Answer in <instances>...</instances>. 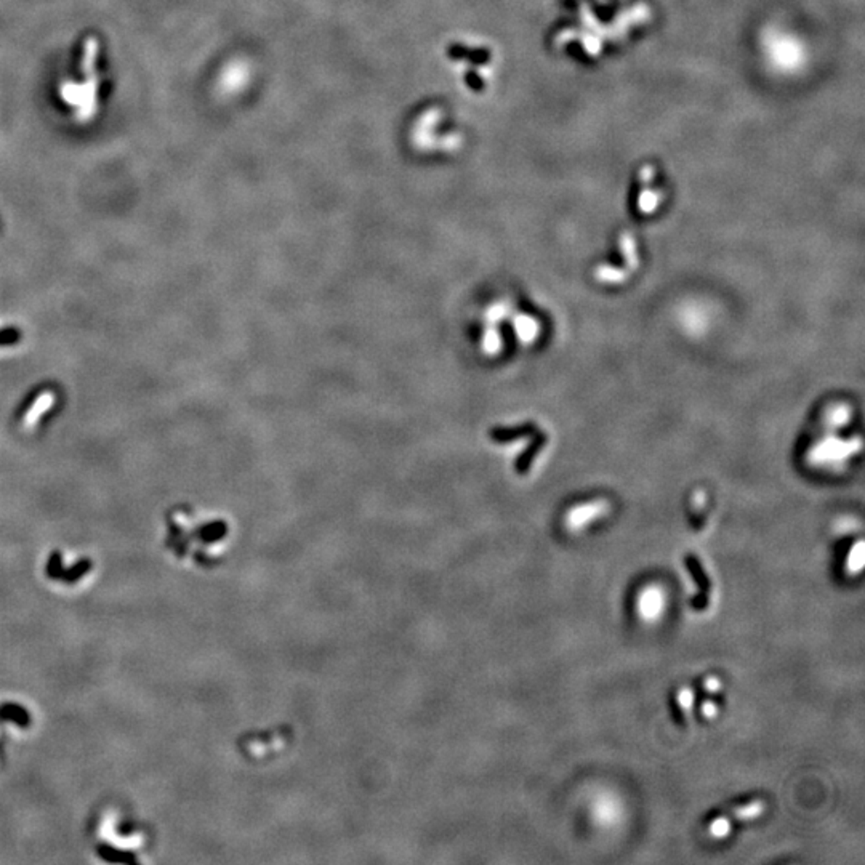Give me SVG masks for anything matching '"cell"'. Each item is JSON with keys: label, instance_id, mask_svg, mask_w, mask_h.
<instances>
[{"label": "cell", "instance_id": "6da1fadb", "mask_svg": "<svg viewBox=\"0 0 865 865\" xmlns=\"http://www.w3.org/2000/svg\"><path fill=\"white\" fill-rule=\"evenodd\" d=\"M98 39L88 37L82 49V81H66L60 88L61 100L74 109V116L79 122L92 120L98 111Z\"/></svg>", "mask_w": 865, "mask_h": 865}, {"label": "cell", "instance_id": "7a4b0ae2", "mask_svg": "<svg viewBox=\"0 0 865 865\" xmlns=\"http://www.w3.org/2000/svg\"><path fill=\"white\" fill-rule=\"evenodd\" d=\"M635 615L641 624L656 625L663 619L668 608V594L665 587L657 582L646 583L636 592Z\"/></svg>", "mask_w": 865, "mask_h": 865}, {"label": "cell", "instance_id": "3957f363", "mask_svg": "<svg viewBox=\"0 0 865 865\" xmlns=\"http://www.w3.org/2000/svg\"><path fill=\"white\" fill-rule=\"evenodd\" d=\"M590 817L601 829H612L622 822L624 803L611 792L599 793L590 803Z\"/></svg>", "mask_w": 865, "mask_h": 865}, {"label": "cell", "instance_id": "277c9868", "mask_svg": "<svg viewBox=\"0 0 865 865\" xmlns=\"http://www.w3.org/2000/svg\"><path fill=\"white\" fill-rule=\"evenodd\" d=\"M684 564H686L689 576H691L694 587H696V594H694V601L692 606L697 611H705L710 606V599H712L713 594V585L712 580L705 571V567L702 566L700 560H697V556L689 555L684 560Z\"/></svg>", "mask_w": 865, "mask_h": 865}, {"label": "cell", "instance_id": "5b68a950", "mask_svg": "<svg viewBox=\"0 0 865 865\" xmlns=\"http://www.w3.org/2000/svg\"><path fill=\"white\" fill-rule=\"evenodd\" d=\"M604 511H606V505H604L603 502L585 503V505H578L576 508H572L566 516L567 529L580 530L583 527H587L588 524L594 521V519L603 516Z\"/></svg>", "mask_w": 865, "mask_h": 865}, {"label": "cell", "instance_id": "8992f818", "mask_svg": "<svg viewBox=\"0 0 865 865\" xmlns=\"http://www.w3.org/2000/svg\"><path fill=\"white\" fill-rule=\"evenodd\" d=\"M55 404V395L51 391H44L40 392L39 396L35 397V401L31 404V407L28 408V412L24 413L23 422H21V427L24 429H31L35 428V424L39 423V420L42 418L44 413H47L50 408Z\"/></svg>", "mask_w": 865, "mask_h": 865}, {"label": "cell", "instance_id": "52a82bcc", "mask_svg": "<svg viewBox=\"0 0 865 865\" xmlns=\"http://www.w3.org/2000/svg\"><path fill=\"white\" fill-rule=\"evenodd\" d=\"M697 705L696 691L691 686H681L675 691V696L672 699V708L679 721L689 720V716L694 713Z\"/></svg>", "mask_w": 865, "mask_h": 865}, {"label": "cell", "instance_id": "ba28073f", "mask_svg": "<svg viewBox=\"0 0 865 865\" xmlns=\"http://www.w3.org/2000/svg\"><path fill=\"white\" fill-rule=\"evenodd\" d=\"M766 811V801L755 798L750 801H745V803L737 804L734 808H731L729 811V817L731 820L740 822V824H745V822H753L764 814Z\"/></svg>", "mask_w": 865, "mask_h": 865}, {"label": "cell", "instance_id": "9c48e42d", "mask_svg": "<svg viewBox=\"0 0 865 865\" xmlns=\"http://www.w3.org/2000/svg\"><path fill=\"white\" fill-rule=\"evenodd\" d=\"M865 562V546L862 540H857L851 548H849L846 560H845V572L849 577H856L862 572Z\"/></svg>", "mask_w": 865, "mask_h": 865}, {"label": "cell", "instance_id": "30bf717a", "mask_svg": "<svg viewBox=\"0 0 865 865\" xmlns=\"http://www.w3.org/2000/svg\"><path fill=\"white\" fill-rule=\"evenodd\" d=\"M707 833L713 840H726L732 833V820L729 816H715L707 824Z\"/></svg>", "mask_w": 865, "mask_h": 865}, {"label": "cell", "instance_id": "8fae6325", "mask_svg": "<svg viewBox=\"0 0 865 865\" xmlns=\"http://www.w3.org/2000/svg\"><path fill=\"white\" fill-rule=\"evenodd\" d=\"M696 708L700 715V718L705 721H712L720 715V705L713 697L705 696L702 700H700L699 705H696Z\"/></svg>", "mask_w": 865, "mask_h": 865}, {"label": "cell", "instance_id": "7c38bea8", "mask_svg": "<svg viewBox=\"0 0 865 865\" xmlns=\"http://www.w3.org/2000/svg\"><path fill=\"white\" fill-rule=\"evenodd\" d=\"M721 689H723V683H721L720 676H716V675H707L702 678V681H700V691H702L704 696H707V697L718 696V694L721 692Z\"/></svg>", "mask_w": 865, "mask_h": 865}]
</instances>
